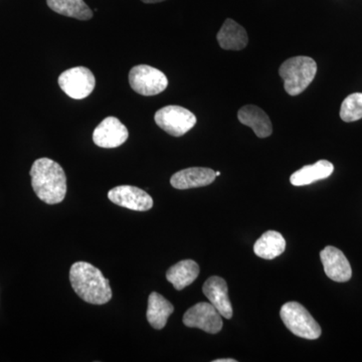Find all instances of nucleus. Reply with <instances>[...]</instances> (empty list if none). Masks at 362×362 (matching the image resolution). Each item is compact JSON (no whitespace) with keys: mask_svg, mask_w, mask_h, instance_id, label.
Instances as JSON below:
<instances>
[{"mask_svg":"<svg viewBox=\"0 0 362 362\" xmlns=\"http://www.w3.org/2000/svg\"><path fill=\"white\" fill-rule=\"evenodd\" d=\"M30 177L33 190L40 201L57 204L65 199L66 173L58 162L45 157L37 159L30 169Z\"/></svg>","mask_w":362,"mask_h":362,"instance_id":"1","label":"nucleus"},{"mask_svg":"<svg viewBox=\"0 0 362 362\" xmlns=\"http://www.w3.org/2000/svg\"><path fill=\"white\" fill-rule=\"evenodd\" d=\"M175 311L173 305L156 292H152L148 298L147 320L152 327L162 329L168 323L169 316Z\"/></svg>","mask_w":362,"mask_h":362,"instance_id":"18","label":"nucleus"},{"mask_svg":"<svg viewBox=\"0 0 362 362\" xmlns=\"http://www.w3.org/2000/svg\"><path fill=\"white\" fill-rule=\"evenodd\" d=\"M220 312L209 303L201 302L188 309L183 316V323L189 328H199L211 334H216L223 328Z\"/></svg>","mask_w":362,"mask_h":362,"instance_id":"8","label":"nucleus"},{"mask_svg":"<svg viewBox=\"0 0 362 362\" xmlns=\"http://www.w3.org/2000/svg\"><path fill=\"white\" fill-rule=\"evenodd\" d=\"M59 85L71 99L82 100L94 90L96 78L89 69L76 66L61 74Z\"/></svg>","mask_w":362,"mask_h":362,"instance_id":"7","label":"nucleus"},{"mask_svg":"<svg viewBox=\"0 0 362 362\" xmlns=\"http://www.w3.org/2000/svg\"><path fill=\"white\" fill-rule=\"evenodd\" d=\"M324 271L335 282H347L351 279L352 270L349 259L337 247L328 246L320 252Z\"/></svg>","mask_w":362,"mask_h":362,"instance_id":"11","label":"nucleus"},{"mask_svg":"<svg viewBox=\"0 0 362 362\" xmlns=\"http://www.w3.org/2000/svg\"><path fill=\"white\" fill-rule=\"evenodd\" d=\"M199 266L192 259H183L170 267L166 273V279L176 290L185 289L192 284L199 275Z\"/></svg>","mask_w":362,"mask_h":362,"instance_id":"17","label":"nucleus"},{"mask_svg":"<svg viewBox=\"0 0 362 362\" xmlns=\"http://www.w3.org/2000/svg\"><path fill=\"white\" fill-rule=\"evenodd\" d=\"M280 316L293 334L305 339L315 340L320 337L321 327L308 310L298 302H287L281 308Z\"/></svg>","mask_w":362,"mask_h":362,"instance_id":"4","label":"nucleus"},{"mask_svg":"<svg viewBox=\"0 0 362 362\" xmlns=\"http://www.w3.org/2000/svg\"><path fill=\"white\" fill-rule=\"evenodd\" d=\"M238 118L243 125L252 128L259 138L269 137L273 133V126L269 116L254 105L242 107L238 113Z\"/></svg>","mask_w":362,"mask_h":362,"instance_id":"14","label":"nucleus"},{"mask_svg":"<svg viewBox=\"0 0 362 362\" xmlns=\"http://www.w3.org/2000/svg\"><path fill=\"white\" fill-rule=\"evenodd\" d=\"M144 4H158V2L164 1V0H141Z\"/></svg>","mask_w":362,"mask_h":362,"instance_id":"23","label":"nucleus"},{"mask_svg":"<svg viewBox=\"0 0 362 362\" xmlns=\"http://www.w3.org/2000/svg\"><path fill=\"white\" fill-rule=\"evenodd\" d=\"M214 362H237L235 359L233 358H225V359H216Z\"/></svg>","mask_w":362,"mask_h":362,"instance_id":"22","label":"nucleus"},{"mask_svg":"<svg viewBox=\"0 0 362 362\" xmlns=\"http://www.w3.org/2000/svg\"><path fill=\"white\" fill-rule=\"evenodd\" d=\"M340 117L347 123L362 119V93H354L345 98L340 109Z\"/></svg>","mask_w":362,"mask_h":362,"instance_id":"21","label":"nucleus"},{"mask_svg":"<svg viewBox=\"0 0 362 362\" xmlns=\"http://www.w3.org/2000/svg\"><path fill=\"white\" fill-rule=\"evenodd\" d=\"M317 73V64L309 57L288 59L280 66L279 74L284 80L286 92L290 96H298L313 82Z\"/></svg>","mask_w":362,"mask_h":362,"instance_id":"3","label":"nucleus"},{"mask_svg":"<svg viewBox=\"0 0 362 362\" xmlns=\"http://www.w3.org/2000/svg\"><path fill=\"white\" fill-rule=\"evenodd\" d=\"M47 6L54 13L78 21H89L93 13L84 0H47Z\"/></svg>","mask_w":362,"mask_h":362,"instance_id":"20","label":"nucleus"},{"mask_svg":"<svg viewBox=\"0 0 362 362\" xmlns=\"http://www.w3.org/2000/svg\"><path fill=\"white\" fill-rule=\"evenodd\" d=\"M202 292L223 318H232L233 306L228 298V285L223 278L213 276L207 279L202 287Z\"/></svg>","mask_w":362,"mask_h":362,"instance_id":"12","label":"nucleus"},{"mask_svg":"<svg viewBox=\"0 0 362 362\" xmlns=\"http://www.w3.org/2000/svg\"><path fill=\"white\" fill-rule=\"evenodd\" d=\"M131 88L142 96H156L168 88V80L158 69L147 65L133 66L129 73Z\"/></svg>","mask_w":362,"mask_h":362,"instance_id":"6","label":"nucleus"},{"mask_svg":"<svg viewBox=\"0 0 362 362\" xmlns=\"http://www.w3.org/2000/svg\"><path fill=\"white\" fill-rule=\"evenodd\" d=\"M221 49L226 51H240L247 47L249 37L246 30L235 21L228 18L216 35Z\"/></svg>","mask_w":362,"mask_h":362,"instance_id":"15","label":"nucleus"},{"mask_svg":"<svg viewBox=\"0 0 362 362\" xmlns=\"http://www.w3.org/2000/svg\"><path fill=\"white\" fill-rule=\"evenodd\" d=\"M334 171V166L327 160H319L311 165H306L293 173L290 181L295 187H304L316 181L329 177Z\"/></svg>","mask_w":362,"mask_h":362,"instance_id":"16","label":"nucleus"},{"mask_svg":"<svg viewBox=\"0 0 362 362\" xmlns=\"http://www.w3.org/2000/svg\"><path fill=\"white\" fill-rule=\"evenodd\" d=\"M286 249V240L280 233L268 230L255 243L254 252L259 258L274 259L281 256Z\"/></svg>","mask_w":362,"mask_h":362,"instance_id":"19","label":"nucleus"},{"mask_svg":"<svg viewBox=\"0 0 362 362\" xmlns=\"http://www.w3.org/2000/svg\"><path fill=\"white\" fill-rule=\"evenodd\" d=\"M108 199L117 206L136 211H149L153 206V199L141 188L131 185H120L112 188Z\"/></svg>","mask_w":362,"mask_h":362,"instance_id":"10","label":"nucleus"},{"mask_svg":"<svg viewBox=\"0 0 362 362\" xmlns=\"http://www.w3.org/2000/svg\"><path fill=\"white\" fill-rule=\"evenodd\" d=\"M129 137L125 125L116 117H107L93 133V141L101 148H117Z\"/></svg>","mask_w":362,"mask_h":362,"instance_id":"9","label":"nucleus"},{"mask_svg":"<svg viewBox=\"0 0 362 362\" xmlns=\"http://www.w3.org/2000/svg\"><path fill=\"white\" fill-rule=\"evenodd\" d=\"M154 120L162 130L175 137L187 134L197 124V117L192 112L175 105L163 107L157 111Z\"/></svg>","mask_w":362,"mask_h":362,"instance_id":"5","label":"nucleus"},{"mask_svg":"<svg viewBox=\"0 0 362 362\" xmlns=\"http://www.w3.org/2000/svg\"><path fill=\"white\" fill-rule=\"evenodd\" d=\"M216 177V171L213 169L192 168L175 173L171 176L170 183L176 189H189L211 185Z\"/></svg>","mask_w":362,"mask_h":362,"instance_id":"13","label":"nucleus"},{"mask_svg":"<svg viewBox=\"0 0 362 362\" xmlns=\"http://www.w3.org/2000/svg\"><path fill=\"white\" fill-rule=\"evenodd\" d=\"M216 176H220L221 175L220 171H218V173H216Z\"/></svg>","mask_w":362,"mask_h":362,"instance_id":"24","label":"nucleus"},{"mask_svg":"<svg viewBox=\"0 0 362 362\" xmlns=\"http://www.w3.org/2000/svg\"><path fill=\"white\" fill-rule=\"evenodd\" d=\"M70 281L74 291L87 303L106 304L113 296L109 280L87 262H77L71 267Z\"/></svg>","mask_w":362,"mask_h":362,"instance_id":"2","label":"nucleus"}]
</instances>
